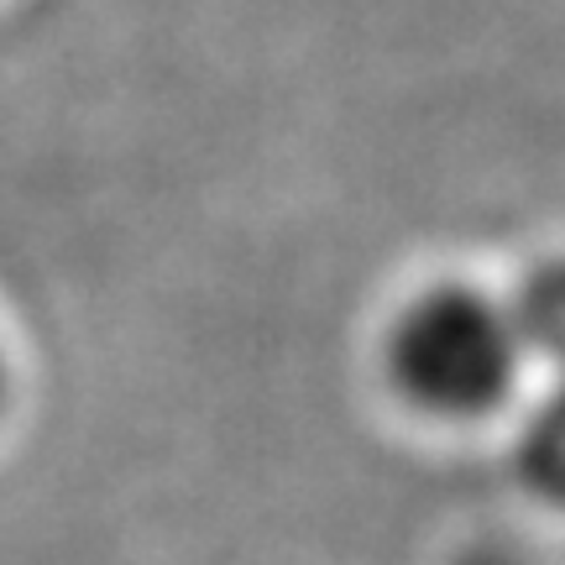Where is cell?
I'll return each instance as SVG.
<instances>
[{
    "mask_svg": "<svg viewBox=\"0 0 565 565\" xmlns=\"http://www.w3.org/2000/svg\"><path fill=\"white\" fill-rule=\"evenodd\" d=\"M513 315L471 288H440L404 315L393 335V372L414 404L435 414H482L519 377Z\"/></svg>",
    "mask_w": 565,
    "mask_h": 565,
    "instance_id": "obj_1",
    "label": "cell"
},
{
    "mask_svg": "<svg viewBox=\"0 0 565 565\" xmlns=\"http://www.w3.org/2000/svg\"><path fill=\"white\" fill-rule=\"evenodd\" d=\"M508 315H513L524 356H540L545 366H565V263L540 267L519 288Z\"/></svg>",
    "mask_w": 565,
    "mask_h": 565,
    "instance_id": "obj_2",
    "label": "cell"
},
{
    "mask_svg": "<svg viewBox=\"0 0 565 565\" xmlns=\"http://www.w3.org/2000/svg\"><path fill=\"white\" fill-rule=\"evenodd\" d=\"M550 372H555V387L529 414L519 461H524L529 487L565 508V366H550Z\"/></svg>",
    "mask_w": 565,
    "mask_h": 565,
    "instance_id": "obj_3",
    "label": "cell"
}]
</instances>
